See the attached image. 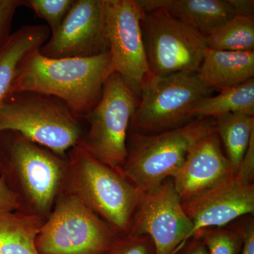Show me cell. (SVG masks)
I'll use <instances>...</instances> for the list:
<instances>
[{"label": "cell", "instance_id": "obj_28", "mask_svg": "<svg viewBox=\"0 0 254 254\" xmlns=\"http://www.w3.org/2000/svg\"><path fill=\"white\" fill-rule=\"evenodd\" d=\"M176 254H208V252L200 239L194 237L189 240Z\"/></svg>", "mask_w": 254, "mask_h": 254}, {"label": "cell", "instance_id": "obj_5", "mask_svg": "<svg viewBox=\"0 0 254 254\" xmlns=\"http://www.w3.org/2000/svg\"><path fill=\"white\" fill-rule=\"evenodd\" d=\"M215 128V118H197L185 126L152 135L128 133L122 173L144 193L180 172L190 148Z\"/></svg>", "mask_w": 254, "mask_h": 254}, {"label": "cell", "instance_id": "obj_13", "mask_svg": "<svg viewBox=\"0 0 254 254\" xmlns=\"http://www.w3.org/2000/svg\"><path fill=\"white\" fill-rule=\"evenodd\" d=\"M47 58H90L109 52L105 0H74L59 28L39 49Z\"/></svg>", "mask_w": 254, "mask_h": 254}, {"label": "cell", "instance_id": "obj_29", "mask_svg": "<svg viewBox=\"0 0 254 254\" xmlns=\"http://www.w3.org/2000/svg\"><path fill=\"white\" fill-rule=\"evenodd\" d=\"M237 15H254L253 0H229Z\"/></svg>", "mask_w": 254, "mask_h": 254}, {"label": "cell", "instance_id": "obj_15", "mask_svg": "<svg viewBox=\"0 0 254 254\" xmlns=\"http://www.w3.org/2000/svg\"><path fill=\"white\" fill-rule=\"evenodd\" d=\"M145 11L163 10L205 37L237 14L229 0H138Z\"/></svg>", "mask_w": 254, "mask_h": 254}, {"label": "cell", "instance_id": "obj_7", "mask_svg": "<svg viewBox=\"0 0 254 254\" xmlns=\"http://www.w3.org/2000/svg\"><path fill=\"white\" fill-rule=\"evenodd\" d=\"M139 98L118 73L105 82L99 100L83 118L88 123L80 145L103 163L121 170L127 156L130 123Z\"/></svg>", "mask_w": 254, "mask_h": 254}, {"label": "cell", "instance_id": "obj_27", "mask_svg": "<svg viewBox=\"0 0 254 254\" xmlns=\"http://www.w3.org/2000/svg\"><path fill=\"white\" fill-rule=\"evenodd\" d=\"M243 221L245 242L241 254H254V220L252 215L246 217Z\"/></svg>", "mask_w": 254, "mask_h": 254}, {"label": "cell", "instance_id": "obj_17", "mask_svg": "<svg viewBox=\"0 0 254 254\" xmlns=\"http://www.w3.org/2000/svg\"><path fill=\"white\" fill-rule=\"evenodd\" d=\"M45 25H27L11 33L0 50V106L12 93L20 65L28 54L40 49L49 39Z\"/></svg>", "mask_w": 254, "mask_h": 254}, {"label": "cell", "instance_id": "obj_21", "mask_svg": "<svg viewBox=\"0 0 254 254\" xmlns=\"http://www.w3.org/2000/svg\"><path fill=\"white\" fill-rule=\"evenodd\" d=\"M208 49L254 51V15H236L205 37Z\"/></svg>", "mask_w": 254, "mask_h": 254}, {"label": "cell", "instance_id": "obj_10", "mask_svg": "<svg viewBox=\"0 0 254 254\" xmlns=\"http://www.w3.org/2000/svg\"><path fill=\"white\" fill-rule=\"evenodd\" d=\"M105 28L115 71L140 98L154 78L150 71L138 0H105Z\"/></svg>", "mask_w": 254, "mask_h": 254}, {"label": "cell", "instance_id": "obj_2", "mask_svg": "<svg viewBox=\"0 0 254 254\" xmlns=\"http://www.w3.org/2000/svg\"><path fill=\"white\" fill-rule=\"evenodd\" d=\"M114 72L110 52L90 58L53 59L38 49L20 65L12 93L33 91L52 95L83 120L98 103L105 82Z\"/></svg>", "mask_w": 254, "mask_h": 254}, {"label": "cell", "instance_id": "obj_19", "mask_svg": "<svg viewBox=\"0 0 254 254\" xmlns=\"http://www.w3.org/2000/svg\"><path fill=\"white\" fill-rule=\"evenodd\" d=\"M229 113L254 116V78L214 96L198 100L191 110L193 118H217Z\"/></svg>", "mask_w": 254, "mask_h": 254}, {"label": "cell", "instance_id": "obj_24", "mask_svg": "<svg viewBox=\"0 0 254 254\" xmlns=\"http://www.w3.org/2000/svg\"><path fill=\"white\" fill-rule=\"evenodd\" d=\"M105 254H156V252L149 237L128 235L118 237Z\"/></svg>", "mask_w": 254, "mask_h": 254}, {"label": "cell", "instance_id": "obj_16", "mask_svg": "<svg viewBox=\"0 0 254 254\" xmlns=\"http://www.w3.org/2000/svg\"><path fill=\"white\" fill-rule=\"evenodd\" d=\"M213 91H226L254 78V51L207 50L197 73Z\"/></svg>", "mask_w": 254, "mask_h": 254}, {"label": "cell", "instance_id": "obj_1", "mask_svg": "<svg viewBox=\"0 0 254 254\" xmlns=\"http://www.w3.org/2000/svg\"><path fill=\"white\" fill-rule=\"evenodd\" d=\"M68 168L67 156L17 132H0V177L17 197L18 211L46 221L66 190Z\"/></svg>", "mask_w": 254, "mask_h": 254}, {"label": "cell", "instance_id": "obj_25", "mask_svg": "<svg viewBox=\"0 0 254 254\" xmlns=\"http://www.w3.org/2000/svg\"><path fill=\"white\" fill-rule=\"evenodd\" d=\"M24 0H0V50L11 34V24L16 10Z\"/></svg>", "mask_w": 254, "mask_h": 254}, {"label": "cell", "instance_id": "obj_11", "mask_svg": "<svg viewBox=\"0 0 254 254\" xmlns=\"http://www.w3.org/2000/svg\"><path fill=\"white\" fill-rule=\"evenodd\" d=\"M254 136L237 173L193 198L182 202L193 224L190 240L197 232L225 227L254 213Z\"/></svg>", "mask_w": 254, "mask_h": 254}, {"label": "cell", "instance_id": "obj_18", "mask_svg": "<svg viewBox=\"0 0 254 254\" xmlns=\"http://www.w3.org/2000/svg\"><path fill=\"white\" fill-rule=\"evenodd\" d=\"M43 223L18 210H0V254H39L36 240Z\"/></svg>", "mask_w": 254, "mask_h": 254}, {"label": "cell", "instance_id": "obj_6", "mask_svg": "<svg viewBox=\"0 0 254 254\" xmlns=\"http://www.w3.org/2000/svg\"><path fill=\"white\" fill-rule=\"evenodd\" d=\"M213 91L197 73L154 76L142 92L128 132L157 134L185 126L195 120L191 110L195 103Z\"/></svg>", "mask_w": 254, "mask_h": 254}, {"label": "cell", "instance_id": "obj_4", "mask_svg": "<svg viewBox=\"0 0 254 254\" xmlns=\"http://www.w3.org/2000/svg\"><path fill=\"white\" fill-rule=\"evenodd\" d=\"M83 121L63 100L37 92H15L0 106V132H17L63 157L81 143Z\"/></svg>", "mask_w": 254, "mask_h": 254}, {"label": "cell", "instance_id": "obj_3", "mask_svg": "<svg viewBox=\"0 0 254 254\" xmlns=\"http://www.w3.org/2000/svg\"><path fill=\"white\" fill-rule=\"evenodd\" d=\"M67 158L65 191L91 209L117 236L129 235L145 193L121 170L103 163L81 145L70 150Z\"/></svg>", "mask_w": 254, "mask_h": 254}, {"label": "cell", "instance_id": "obj_9", "mask_svg": "<svg viewBox=\"0 0 254 254\" xmlns=\"http://www.w3.org/2000/svg\"><path fill=\"white\" fill-rule=\"evenodd\" d=\"M141 27L155 76L198 73L208 50L204 36L160 9L145 11Z\"/></svg>", "mask_w": 254, "mask_h": 254}, {"label": "cell", "instance_id": "obj_23", "mask_svg": "<svg viewBox=\"0 0 254 254\" xmlns=\"http://www.w3.org/2000/svg\"><path fill=\"white\" fill-rule=\"evenodd\" d=\"M74 0H24L23 6L33 10L48 23L51 34L56 32L68 14Z\"/></svg>", "mask_w": 254, "mask_h": 254}, {"label": "cell", "instance_id": "obj_26", "mask_svg": "<svg viewBox=\"0 0 254 254\" xmlns=\"http://www.w3.org/2000/svg\"><path fill=\"white\" fill-rule=\"evenodd\" d=\"M0 210L6 211H16L20 210L17 197L10 190L1 177H0Z\"/></svg>", "mask_w": 254, "mask_h": 254}, {"label": "cell", "instance_id": "obj_8", "mask_svg": "<svg viewBox=\"0 0 254 254\" xmlns=\"http://www.w3.org/2000/svg\"><path fill=\"white\" fill-rule=\"evenodd\" d=\"M118 236L81 200L64 191L37 235L39 254H105Z\"/></svg>", "mask_w": 254, "mask_h": 254}, {"label": "cell", "instance_id": "obj_22", "mask_svg": "<svg viewBox=\"0 0 254 254\" xmlns=\"http://www.w3.org/2000/svg\"><path fill=\"white\" fill-rule=\"evenodd\" d=\"M194 237L203 242L208 254H241L245 242L243 221L203 229L197 232Z\"/></svg>", "mask_w": 254, "mask_h": 254}, {"label": "cell", "instance_id": "obj_20", "mask_svg": "<svg viewBox=\"0 0 254 254\" xmlns=\"http://www.w3.org/2000/svg\"><path fill=\"white\" fill-rule=\"evenodd\" d=\"M215 120L216 131L225 154L237 171L254 136V116L229 113Z\"/></svg>", "mask_w": 254, "mask_h": 254}, {"label": "cell", "instance_id": "obj_14", "mask_svg": "<svg viewBox=\"0 0 254 254\" xmlns=\"http://www.w3.org/2000/svg\"><path fill=\"white\" fill-rule=\"evenodd\" d=\"M222 148L216 128L192 145L180 172L173 179L182 202L203 193L237 173Z\"/></svg>", "mask_w": 254, "mask_h": 254}, {"label": "cell", "instance_id": "obj_12", "mask_svg": "<svg viewBox=\"0 0 254 254\" xmlns=\"http://www.w3.org/2000/svg\"><path fill=\"white\" fill-rule=\"evenodd\" d=\"M193 224L187 216L173 179L145 193L129 235H147L156 254H176L190 240Z\"/></svg>", "mask_w": 254, "mask_h": 254}]
</instances>
